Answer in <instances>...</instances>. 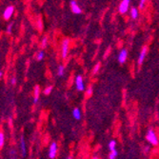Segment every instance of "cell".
<instances>
[{"label":"cell","instance_id":"cell-26","mask_svg":"<svg viewBox=\"0 0 159 159\" xmlns=\"http://www.w3.org/2000/svg\"><path fill=\"white\" fill-rule=\"evenodd\" d=\"M12 84L13 85H15L16 84V78L15 77H13L12 78Z\"/></svg>","mask_w":159,"mask_h":159},{"label":"cell","instance_id":"cell-8","mask_svg":"<svg viewBox=\"0 0 159 159\" xmlns=\"http://www.w3.org/2000/svg\"><path fill=\"white\" fill-rule=\"evenodd\" d=\"M147 52H148V49H147V47H144V48L142 49V50L140 52V55L138 56V59H137V64L139 65H142L143 62H144V60H145L146 58V55H147Z\"/></svg>","mask_w":159,"mask_h":159},{"label":"cell","instance_id":"cell-27","mask_svg":"<svg viewBox=\"0 0 159 159\" xmlns=\"http://www.w3.org/2000/svg\"><path fill=\"white\" fill-rule=\"evenodd\" d=\"M91 159H99V157H98V156H96V155H95V156H92Z\"/></svg>","mask_w":159,"mask_h":159},{"label":"cell","instance_id":"cell-11","mask_svg":"<svg viewBox=\"0 0 159 159\" xmlns=\"http://www.w3.org/2000/svg\"><path fill=\"white\" fill-rule=\"evenodd\" d=\"M130 15H131V18L133 20H136L138 18V15H139V13H138V9H136L135 7H132L130 10Z\"/></svg>","mask_w":159,"mask_h":159},{"label":"cell","instance_id":"cell-21","mask_svg":"<svg viewBox=\"0 0 159 159\" xmlns=\"http://www.w3.org/2000/svg\"><path fill=\"white\" fill-rule=\"evenodd\" d=\"M47 45H48V37L45 36L44 38L42 39V42H41V48L42 49H45Z\"/></svg>","mask_w":159,"mask_h":159},{"label":"cell","instance_id":"cell-2","mask_svg":"<svg viewBox=\"0 0 159 159\" xmlns=\"http://www.w3.org/2000/svg\"><path fill=\"white\" fill-rule=\"evenodd\" d=\"M69 49H70V40L68 38H65L62 41V44H61V56L63 59L68 56Z\"/></svg>","mask_w":159,"mask_h":159},{"label":"cell","instance_id":"cell-3","mask_svg":"<svg viewBox=\"0 0 159 159\" xmlns=\"http://www.w3.org/2000/svg\"><path fill=\"white\" fill-rule=\"evenodd\" d=\"M57 151H58V146H57V143L56 142H52L50 145L49 147V158L50 159H55L56 157V154H57Z\"/></svg>","mask_w":159,"mask_h":159},{"label":"cell","instance_id":"cell-6","mask_svg":"<svg viewBox=\"0 0 159 159\" xmlns=\"http://www.w3.org/2000/svg\"><path fill=\"white\" fill-rule=\"evenodd\" d=\"M70 8L74 14H80L82 13V9L80 8V6L78 5V3L75 0H71L70 2Z\"/></svg>","mask_w":159,"mask_h":159},{"label":"cell","instance_id":"cell-15","mask_svg":"<svg viewBox=\"0 0 159 159\" xmlns=\"http://www.w3.org/2000/svg\"><path fill=\"white\" fill-rule=\"evenodd\" d=\"M65 74V67L62 66V65H60V66H58V69H57V75L58 76H63V75Z\"/></svg>","mask_w":159,"mask_h":159},{"label":"cell","instance_id":"cell-12","mask_svg":"<svg viewBox=\"0 0 159 159\" xmlns=\"http://www.w3.org/2000/svg\"><path fill=\"white\" fill-rule=\"evenodd\" d=\"M73 116L75 120H80L81 117H82V113H81V111L79 108H74L73 110Z\"/></svg>","mask_w":159,"mask_h":159},{"label":"cell","instance_id":"cell-4","mask_svg":"<svg viewBox=\"0 0 159 159\" xmlns=\"http://www.w3.org/2000/svg\"><path fill=\"white\" fill-rule=\"evenodd\" d=\"M75 89H76L78 92L85 91V83H84V79H83L82 75H77V76L75 77Z\"/></svg>","mask_w":159,"mask_h":159},{"label":"cell","instance_id":"cell-29","mask_svg":"<svg viewBox=\"0 0 159 159\" xmlns=\"http://www.w3.org/2000/svg\"><path fill=\"white\" fill-rule=\"evenodd\" d=\"M66 159H73V157H71V156H68Z\"/></svg>","mask_w":159,"mask_h":159},{"label":"cell","instance_id":"cell-22","mask_svg":"<svg viewBox=\"0 0 159 159\" xmlns=\"http://www.w3.org/2000/svg\"><path fill=\"white\" fill-rule=\"evenodd\" d=\"M146 1H148V0H140V2H139V6H138L139 10H143V9H144V6H145Z\"/></svg>","mask_w":159,"mask_h":159},{"label":"cell","instance_id":"cell-25","mask_svg":"<svg viewBox=\"0 0 159 159\" xmlns=\"http://www.w3.org/2000/svg\"><path fill=\"white\" fill-rule=\"evenodd\" d=\"M92 87H89V88L87 89V95H92Z\"/></svg>","mask_w":159,"mask_h":159},{"label":"cell","instance_id":"cell-14","mask_svg":"<svg viewBox=\"0 0 159 159\" xmlns=\"http://www.w3.org/2000/svg\"><path fill=\"white\" fill-rule=\"evenodd\" d=\"M116 141L115 140H111L109 144H108V148H109V151H114V150H116Z\"/></svg>","mask_w":159,"mask_h":159},{"label":"cell","instance_id":"cell-18","mask_svg":"<svg viewBox=\"0 0 159 159\" xmlns=\"http://www.w3.org/2000/svg\"><path fill=\"white\" fill-rule=\"evenodd\" d=\"M44 56H45V53L43 50H40V52H38L37 53V55H36V59L38 61H41L43 60V58H44Z\"/></svg>","mask_w":159,"mask_h":159},{"label":"cell","instance_id":"cell-9","mask_svg":"<svg viewBox=\"0 0 159 159\" xmlns=\"http://www.w3.org/2000/svg\"><path fill=\"white\" fill-rule=\"evenodd\" d=\"M13 12H14V7H13V6H9L8 8H7V9L4 11V13H3L4 19L9 20V19L11 18V17L13 16Z\"/></svg>","mask_w":159,"mask_h":159},{"label":"cell","instance_id":"cell-5","mask_svg":"<svg viewBox=\"0 0 159 159\" xmlns=\"http://www.w3.org/2000/svg\"><path fill=\"white\" fill-rule=\"evenodd\" d=\"M130 4H131V0H122L121 3L119 4V13L121 14H125L128 13Z\"/></svg>","mask_w":159,"mask_h":159},{"label":"cell","instance_id":"cell-28","mask_svg":"<svg viewBox=\"0 0 159 159\" xmlns=\"http://www.w3.org/2000/svg\"><path fill=\"white\" fill-rule=\"evenodd\" d=\"M2 76H3V73H2V71H0V79H1V78H2Z\"/></svg>","mask_w":159,"mask_h":159},{"label":"cell","instance_id":"cell-16","mask_svg":"<svg viewBox=\"0 0 159 159\" xmlns=\"http://www.w3.org/2000/svg\"><path fill=\"white\" fill-rule=\"evenodd\" d=\"M117 155H118V151L116 150L111 151H110V154H109V159H116Z\"/></svg>","mask_w":159,"mask_h":159},{"label":"cell","instance_id":"cell-7","mask_svg":"<svg viewBox=\"0 0 159 159\" xmlns=\"http://www.w3.org/2000/svg\"><path fill=\"white\" fill-rule=\"evenodd\" d=\"M127 58H128V50L126 49H121L117 57L118 62L120 64H124L127 61Z\"/></svg>","mask_w":159,"mask_h":159},{"label":"cell","instance_id":"cell-1","mask_svg":"<svg viewBox=\"0 0 159 159\" xmlns=\"http://www.w3.org/2000/svg\"><path fill=\"white\" fill-rule=\"evenodd\" d=\"M146 140L147 142L150 144L151 146H153V147H156L159 145V139H158V136L156 134L153 129H150L149 131L147 132L146 133Z\"/></svg>","mask_w":159,"mask_h":159},{"label":"cell","instance_id":"cell-17","mask_svg":"<svg viewBox=\"0 0 159 159\" xmlns=\"http://www.w3.org/2000/svg\"><path fill=\"white\" fill-rule=\"evenodd\" d=\"M53 86H48V87H46V88L44 89V91H43V93L44 95H49L50 92H52V91H53Z\"/></svg>","mask_w":159,"mask_h":159},{"label":"cell","instance_id":"cell-13","mask_svg":"<svg viewBox=\"0 0 159 159\" xmlns=\"http://www.w3.org/2000/svg\"><path fill=\"white\" fill-rule=\"evenodd\" d=\"M39 95H40V88H39V86H35L34 87V104H36L38 102Z\"/></svg>","mask_w":159,"mask_h":159},{"label":"cell","instance_id":"cell-20","mask_svg":"<svg viewBox=\"0 0 159 159\" xmlns=\"http://www.w3.org/2000/svg\"><path fill=\"white\" fill-rule=\"evenodd\" d=\"M5 143V135L3 132H0V148H2Z\"/></svg>","mask_w":159,"mask_h":159},{"label":"cell","instance_id":"cell-19","mask_svg":"<svg viewBox=\"0 0 159 159\" xmlns=\"http://www.w3.org/2000/svg\"><path fill=\"white\" fill-rule=\"evenodd\" d=\"M100 67H101V64H100V63L95 64V66L93 67V70H92V74H96L97 73H98Z\"/></svg>","mask_w":159,"mask_h":159},{"label":"cell","instance_id":"cell-10","mask_svg":"<svg viewBox=\"0 0 159 159\" xmlns=\"http://www.w3.org/2000/svg\"><path fill=\"white\" fill-rule=\"evenodd\" d=\"M20 149H21V153H22L23 156H26L27 147H26V142H25V139L23 136H21L20 138Z\"/></svg>","mask_w":159,"mask_h":159},{"label":"cell","instance_id":"cell-24","mask_svg":"<svg viewBox=\"0 0 159 159\" xmlns=\"http://www.w3.org/2000/svg\"><path fill=\"white\" fill-rule=\"evenodd\" d=\"M13 27V23H11V24L8 25V27H7V32H8V34H11V32H12Z\"/></svg>","mask_w":159,"mask_h":159},{"label":"cell","instance_id":"cell-23","mask_svg":"<svg viewBox=\"0 0 159 159\" xmlns=\"http://www.w3.org/2000/svg\"><path fill=\"white\" fill-rule=\"evenodd\" d=\"M150 151H151V147L150 146H144V149H143L144 153H145V154L150 153Z\"/></svg>","mask_w":159,"mask_h":159}]
</instances>
